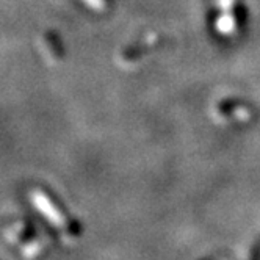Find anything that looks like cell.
I'll use <instances>...</instances> for the list:
<instances>
[{
  "label": "cell",
  "mask_w": 260,
  "mask_h": 260,
  "mask_svg": "<svg viewBox=\"0 0 260 260\" xmlns=\"http://www.w3.org/2000/svg\"><path fill=\"white\" fill-rule=\"evenodd\" d=\"M43 50L50 60H58L61 57V46L57 35L52 31H46L43 35Z\"/></svg>",
  "instance_id": "1"
}]
</instances>
